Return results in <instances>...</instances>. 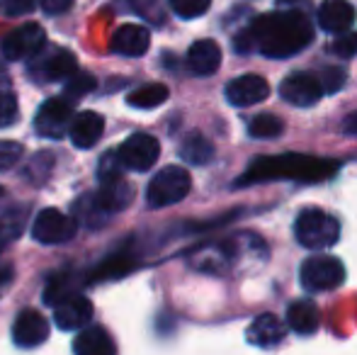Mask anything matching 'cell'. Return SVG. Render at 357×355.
I'll use <instances>...</instances> for the list:
<instances>
[{
  "label": "cell",
  "mask_w": 357,
  "mask_h": 355,
  "mask_svg": "<svg viewBox=\"0 0 357 355\" xmlns=\"http://www.w3.org/2000/svg\"><path fill=\"white\" fill-rule=\"evenodd\" d=\"M75 214H78V219H83L88 227H102L109 217V214H105L102 209H100V204L95 202L93 195H85V197H80L78 202H75Z\"/></svg>",
  "instance_id": "cell-30"
},
{
  "label": "cell",
  "mask_w": 357,
  "mask_h": 355,
  "mask_svg": "<svg viewBox=\"0 0 357 355\" xmlns=\"http://www.w3.org/2000/svg\"><path fill=\"white\" fill-rule=\"evenodd\" d=\"M49 338V322L34 309H24L13 324V341L20 348L42 346Z\"/></svg>",
  "instance_id": "cell-14"
},
{
  "label": "cell",
  "mask_w": 357,
  "mask_h": 355,
  "mask_svg": "<svg viewBox=\"0 0 357 355\" xmlns=\"http://www.w3.org/2000/svg\"><path fill=\"white\" fill-rule=\"evenodd\" d=\"M355 8L350 0H324L316 10V22L324 32L343 34L355 24Z\"/></svg>",
  "instance_id": "cell-15"
},
{
  "label": "cell",
  "mask_w": 357,
  "mask_h": 355,
  "mask_svg": "<svg viewBox=\"0 0 357 355\" xmlns=\"http://www.w3.org/2000/svg\"><path fill=\"white\" fill-rule=\"evenodd\" d=\"M324 83H321V76L311 71H296L289 73L282 83H280V98L289 105H296V107H311L316 105L321 98H324Z\"/></svg>",
  "instance_id": "cell-10"
},
{
  "label": "cell",
  "mask_w": 357,
  "mask_h": 355,
  "mask_svg": "<svg viewBox=\"0 0 357 355\" xmlns=\"http://www.w3.org/2000/svg\"><path fill=\"white\" fill-rule=\"evenodd\" d=\"M192 190V178L185 168L180 166H165L163 171H158L153 180L146 188V199H149V207L160 209L170 207V204H178L180 199H185Z\"/></svg>",
  "instance_id": "cell-5"
},
{
  "label": "cell",
  "mask_w": 357,
  "mask_h": 355,
  "mask_svg": "<svg viewBox=\"0 0 357 355\" xmlns=\"http://www.w3.org/2000/svg\"><path fill=\"white\" fill-rule=\"evenodd\" d=\"M180 158L192 163V166H207L214 158V144L204 134L190 132L180 144Z\"/></svg>",
  "instance_id": "cell-23"
},
{
  "label": "cell",
  "mask_w": 357,
  "mask_h": 355,
  "mask_svg": "<svg viewBox=\"0 0 357 355\" xmlns=\"http://www.w3.org/2000/svg\"><path fill=\"white\" fill-rule=\"evenodd\" d=\"M102 134H105V119L98 112L75 114L71 129H68V137H71L73 146L78 149H93L102 139Z\"/></svg>",
  "instance_id": "cell-18"
},
{
  "label": "cell",
  "mask_w": 357,
  "mask_h": 355,
  "mask_svg": "<svg viewBox=\"0 0 357 355\" xmlns=\"http://www.w3.org/2000/svg\"><path fill=\"white\" fill-rule=\"evenodd\" d=\"M10 280V268H5V270H0V285H5Z\"/></svg>",
  "instance_id": "cell-42"
},
{
  "label": "cell",
  "mask_w": 357,
  "mask_h": 355,
  "mask_svg": "<svg viewBox=\"0 0 357 355\" xmlns=\"http://www.w3.org/2000/svg\"><path fill=\"white\" fill-rule=\"evenodd\" d=\"M93 319V304L83 294H68L61 302L54 304V322L61 331H75L83 328Z\"/></svg>",
  "instance_id": "cell-13"
},
{
  "label": "cell",
  "mask_w": 357,
  "mask_h": 355,
  "mask_svg": "<svg viewBox=\"0 0 357 355\" xmlns=\"http://www.w3.org/2000/svg\"><path fill=\"white\" fill-rule=\"evenodd\" d=\"M95 86H98L95 76H90V73H83V71H75L73 76L68 78L66 86H63V95H66L68 100H78V98H83V95L93 93Z\"/></svg>",
  "instance_id": "cell-31"
},
{
  "label": "cell",
  "mask_w": 357,
  "mask_h": 355,
  "mask_svg": "<svg viewBox=\"0 0 357 355\" xmlns=\"http://www.w3.org/2000/svg\"><path fill=\"white\" fill-rule=\"evenodd\" d=\"M282 132H284V122L278 117V114L263 112L248 122V134L253 139H275Z\"/></svg>",
  "instance_id": "cell-27"
},
{
  "label": "cell",
  "mask_w": 357,
  "mask_h": 355,
  "mask_svg": "<svg viewBox=\"0 0 357 355\" xmlns=\"http://www.w3.org/2000/svg\"><path fill=\"white\" fill-rule=\"evenodd\" d=\"M343 132H345V134H350V137H357V109H355L353 114H348V117H345Z\"/></svg>",
  "instance_id": "cell-41"
},
{
  "label": "cell",
  "mask_w": 357,
  "mask_h": 355,
  "mask_svg": "<svg viewBox=\"0 0 357 355\" xmlns=\"http://www.w3.org/2000/svg\"><path fill=\"white\" fill-rule=\"evenodd\" d=\"M221 66V49L214 39H199L188 52V68L195 76H214Z\"/></svg>",
  "instance_id": "cell-19"
},
{
  "label": "cell",
  "mask_w": 357,
  "mask_h": 355,
  "mask_svg": "<svg viewBox=\"0 0 357 355\" xmlns=\"http://www.w3.org/2000/svg\"><path fill=\"white\" fill-rule=\"evenodd\" d=\"M319 76H321V83H324V93L331 95V93H338V90L345 86L348 73H345L340 66H326Z\"/></svg>",
  "instance_id": "cell-38"
},
{
  "label": "cell",
  "mask_w": 357,
  "mask_h": 355,
  "mask_svg": "<svg viewBox=\"0 0 357 355\" xmlns=\"http://www.w3.org/2000/svg\"><path fill=\"white\" fill-rule=\"evenodd\" d=\"M338 171V163L328 158H314L301 156V153H282V156H260L253 158L248 171L243 173L236 185H250V183H265L275 178H294L306 180V183H319V180L331 178Z\"/></svg>",
  "instance_id": "cell-2"
},
{
  "label": "cell",
  "mask_w": 357,
  "mask_h": 355,
  "mask_svg": "<svg viewBox=\"0 0 357 355\" xmlns=\"http://www.w3.org/2000/svg\"><path fill=\"white\" fill-rule=\"evenodd\" d=\"M17 114H20L17 95H15L8 86H3V83H0V129L15 124Z\"/></svg>",
  "instance_id": "cell-33"
},
{
  "label": "cell",
  "mask_w": 357,
  "mask_h": 355,
  "mask_svg": "<svg viewBox=\"0 0 357 355\" xmlns=\"http://www.w3.org/2000/svg\"><path fill=\"white\" fill-rule=\"evenodd\" d=\"M73 0H42V10L47 15H61L66 10H71Z\"/></svg>",
  "instance_id": "cell-40"
},
{
  "label": "cell",
  "mask_w": 357,
  "mask_h": 355,
  "mask_svg": "<svg viewBox=\"0 0 357 355\" xmlns=\"http://www.w3.org/2000/svg\"><path fill=\"white\" fill-rule=\"evenodd\" d=\"M149 44H151V32L144 24H122V27L114 29L109 47L119 56L137 59L149 52Z\"/></svg>",
  "instance_id": "cell-16"
},
{
  "label": "cell",
  "mask_w": 357,
  "mask_h": 355,
  "mask_svg": "<svg viewBox=\"0 0 357 355\" xmlns=\"http://www.w3.org/2000/svg\"><path fill=\"white\" fill-rule=\"evenodd\" d=\"M24 217H27V209L24 207H3L0 209V251L22 234Z\"/></svg>",
  "instance_id": "cell-25"
},
{
  "label": "cell",
  "mask_w": 357,
  "mask_h": 355,
  "mask_svg": "<svg viewBox=\"0 0 357 355\" xmlns=\"http://www.w3.org/2000/svg\"><path fill=\"white\" fill-rule=\"evenodd\" d=\"M24 153V146L20 142H10V139H3L0 142V171H10L20 163Z\"/></svg>",
  "instance_id": "cell-35"
},
{
  "label": "cell",
  "mask_w": 357,
  "mask_h": 355,
  "mask_svg": "<svg viewBox=\"0 0 357 355\" xmlns=\"http://www.w3.org/2000/svg\"><path fill=\"white\" fill-rule=\"evenodd\" d=\"M168 88L163 83H149V86H142L127 95V103L137 109H153L158 105H163L168 100Z\"/></svg>",
  "instance_id": "cell-26"
},
{
  "label": "cell",
  "mask_w": 357,
  "mask_h": 355,
  "mask_svg": "<svg viewBox=\"0 0 357 355\" xmlns=\"http://www.w3.org/2000/svg\"><path fill=\"white\" fill-rule=\"evenodd\" d=\"M294 236L304 248L319 251V248H331L340 239V222L331 212L319 207H306L296 214Z\"/></svg>",
  "instance_id": "cell-3"
},
{
  "label": "cell",
  "mask_w": 357,
  "mask_h": 355,
  "mask_svg": "<svg viewBox=\"0 0 357 355\" xmlns=\"http://www.w3.org/2000/svg\"><path fill=\"white\" fill-rule=\"evenodd\" d=\"M44 44H47V32H44L42 24L27 22L5 34L3 42H0V52L10 61H22V59L34 56Z\"/></svg>",
  "instance_id": "cell-8"
},
{
  "label": "cell",
  "mask_w": 357,
  "mask_h": 355,
  "mask_svg": "<svg viewBox=\"0 0 357 355\" xmlns=\"http://www.w3.org/2000/svg\"><path fill=\"white\" fill-rule=\"evenodd\" d=\"M345 280V266L333 256L306 258L299 268V282L306 292H328L340 287Z\"/></svg>",
  "instance_id": "cell-6"
},
{
  "label": "cell",
  "mask_w": 357,
  "mask_h": 355,
  "mask_svg": "<svg viewBox=\"0 0 357 355\" xmlns=\"http://www.w3.org/2000/svg\"><path fill=\"white\" fill-rule=\"evenodd\" d=\"M287 326L291 331L301 333V336H309L319 328V307H316L311 299H296L287 309Z\"/></svg>",
  "instance_id": "cell-22"
},
{
  "label": "cell",
  "mask_w": 357,
  "mask_h": 355,
  "mask_svg": "<svg viewBox=\"0 0 357 355\" xmlns=\"http://www.w3.org/2000/svg\"><path fill=\"white\" fill-rule=\"evenodd\" d=\"M270 86L263 76H255V73H245L234 81H229L226 86V100H229L234 107H250V105H258L263 100H268Z\"/></svg>",
  "instance_id": "cell-12"
},
{
  "label": "cell",
  "mask_w": 357,
  "mask_h": 355,
  "mask_svg": "<svg viewBox=\"0 0 357 355\" xmlns=\"http://www.w3.org/2000/svg\"><path fill=\"white\" fill-rule=\"evenodd\" d=\"M250 37L263 56L289 59L304 52L314 39V24L301 10H275L250 22Z\"/></svg>",
  "instance_id": "cell-1"
},
{
  "label": "cell",
  "mask_w": 357,
  "mask_h": 355,
  "mask_svg": "<svg viewBox=\"0 0 357 355\" xmlns=\"http://www.w3.org/2000/svg\"><path fill=\"white\" fill-rule=\"evenodd\" d=\"M54 161H56V158H54L52 151H39L27 168L29 183H44V180L49 178V173L54 171Z\"/></svg>",
  "instance_id": "cell-34"
},
{
  "label": "cell",
  "mask_w": 357,
  "mask_h": 355,
  "mask_svg": "<svg viewBox=\"0 0 357 355\" xmlns=\"http://www.w3.org/2000/svg\"><path fill=\"white\" fill-rule=\"evenodd\" d=\"M73 122V105L68 98H52L42 103L34 117V129L44 139H61L71 129Z\"/></svg>",
  "instance_id": "cell-9"
},
{
  "label": "cell",
  "mask_w": 357,
  "mask_h": 355,
  "mask_svg": "<svg viewBox=\"0 0 357 355\" xmlns=\"http://www.w3.org/2000/svg\"><path fill=\"white\" fill-rule=\"evenodd\" d=\"M37 0H0V15L5 17H20L34 10Z\"/></svg>",
  "instance_id": "cell-39"
},
{
  "label": "cell",
  "mask_w": 357,
  "mask_h": 355,
  "mask_svg": "<svg viewBox=\"0 0 357 355\" xmlns=\"http://www.w3.org/2000/svg\"><path fill=\"white\" fill-rule=\"evenodd\" d=\"M73 351L78 355H112L117 346L102 326H88L75 336Z\"/></svg>",
  "instance_id": "cell-21"
},
{
  "label": "cell",
  "mask_w": 357,
  "mask_h": 355,
  "mask_svg": "<svg viewBox=\"0 0 357 355\" xmlns=\"http://www.w3.org/2000/svg\"><path fill=\"white\" fill-rule=\"evenodd\" d=\"M134 268H137V256L132 251H117L90 273V280H114L127 275Z\"/></svg>",
  "instance_id": "cell-24"
},
{
  "label": "cell",
  "mask_w": 357,
  "mask_h": 355,
  "mask_svg": "<svg viewBox=\"0 0 357 355\" xmlns=\"http://www.w3.org/2000/svg\"><path fill=\"white\" fill-rule=\"evenodd\" d=\"M75 71H78V61L68 49L47 47V44L34 56H29L27 63V76L37 83L68 81Z\"/></svg>",
  "instance_id": "cell-4"
},
{
  "label": "cell",
  "mask_w": 357,
  "mask_h": 355,
  "mask_svg": "<svg viewBox=\"0 0 357 355\" xmlns=\"http://www.w3.org/2000/svg\"><path fill=\"white\" fill-rule=\"evenodd\" d=\"M68 294H75V280H73V273H59L49 280L47 285V292H44V302L49 307H54L56 302H61L63 297Z\"/></svg>",
  "instance_id": "cell-28"
},
{
  "label": "cell",
  "mask_w": 357,
  "mask_h": 355,
  "mask_svg": "<svg viewBox=\"0 0 357 355\" xmlns=\"http://www.w3.org/2000/svg\"><path fill=\"white\" fill-rule=\"evenodd\" d=\"M78 232V222L75 217H68L61 209H42V212L34 217L32 224V236L37 239L44 246H52V243H66L71 241Z\"/></svg>",
  "instance_id": "cell-7"
},
{
  "label": "cell",
  "mask_w": 357,
  "mask_h": 355,
  "mask_svg": "<svg viewBox=\"0 0 357 355\" xmlns=\"http://www.w3.org/2000/svg\"><path fill=\"white\" fill-rule=\"evenodd\" d=\"M245 338H248L250 346L273 348V346H278V343H282L284 324L280 322L275 314H260V317L248 326V331H245Z\"/></svg>",
  "instance_id": "cell-20"
},
{
  "label": "cell",
  "mask_w": 357,
  "mask_h": 355,
  "mask_svg": "<svg viewBox=\"0 0 357 355\" xmlns=\"http://www.w3.org/2000/svg\"><path fill=\"white\" fill-rule=\"evenodd\" d=\"M122 168H124V163L119 161V153L117 151H107L102 158H100V166H98L100 183H102V180L122 178Z\"/></svg>",
  "instance_id": "cell-36"
},
{
  "label": "cell",
  "mask_w": 357,
  "mask_h": 355,
  "mask_svg": "<svg viewBox=\"0 0 357 355\" xmlns=\"http://www.w3.org/2000/svg\"><path fill=\"white\" fill-rule=\"evenodd\" d=\"M93 197H95V202L100 204V209L112 217V214H117L129 207V202L134 199V188L124 178L102 180V185H100V190L93 195Z\"/></svg>",
  "instance_id": "cell-17"
},
{
  "label": "cell",
  "mask_w": 357,
  "mask_h": 355,
  "mask_svg": "<svg viewBox=\"0 0 357 355\" xmlns=\"http://www.w3.org/2000/svg\"><path fill=\"white\" fill-rule=\"evenodd\" d=\"M331 54H335V56L340 59H353L357 54V32H343L335 37V42L331 44Z\"/></svg>",
  "instance_id": "cell-37"
},
{
  "label": "cell",
  "mask_w": 357,
  "mask_h": 355,
  "mask_svg": "<svg viewBox=\"0 0 357 355\" xmlns=\"http://www.w3.org/2000/svg\"><path fill=\"white\" fill-rule=\"evenodd\" d=\"M129 8H132L142 20H146L149 24H155V27H163L165 20H168L160 0H129Z\"/></svg>",
  "instance_id": "cell-29"
},
{
  "label": "cell",
  "mask_w": 357,
  "mask_h": 355,
  "mask_svg": "<svg viewBox=\"0 0 357 355\" xmlns=\"http://www.w3.org/2000/svg\"><path fill=\"white\" fill-rule=\"evenodd\" d=\"M117 153H119V161L124 163V168L144 173V171H151L153 163L158 161L160 144H158V139L151 137V134L139 132V134H132V137L117 149Z\"/></svg>",
  "instance_id": "cell-11"
},
{
  "label": "cell",
  "mask_w": 357,
  "mask_h": 355,
  "mask_svg": "<svg viewBox=\"0 0 357 355\" xmlns=\"http://www.w3.org/2000/svg\"><path fill=\"white\" fill-rule=\"evenodd\" d=\"M168 5L178 17L195 20V17H202V15L207 13L212 0H168Z\"/></svg>",
  "instance_id": "cell-32"
}]
</instances>
